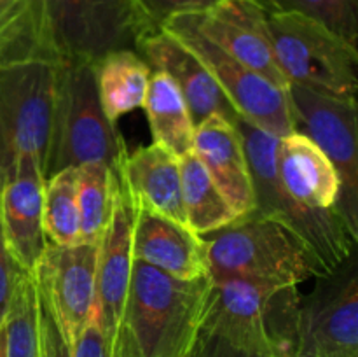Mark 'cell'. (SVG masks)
Instances as JSON below:
<instances>
[{
    "label": "cell",
    "mask_w": 358,
    "mask_h": 357,
    "mask_svg": "<svg viewBox=\"0 0 358 357\" xmlns=\"http://www.w3.org/2000/svg\"><path fill=\"white\" fill-rule=\"evenodd\" d=\"M210 276L184 280L133 259L112 357H187L205 312Z\"/></svg>",
    "instance_id": "1"
},
{
    "label": "cell",
    "mask_w": 358,
    "mask_h": 357,
    "mask_svg": "<svg viewBox=\"0 0 358 357\" xmlns=\"http://www.w3.org/2000/svg\"><path fill=\"white\" fill-rule=\"evenodd\" d=\"M199 331L271 357H292L301 294L247 279L210 280Z\"/></svg>",
    "instance_id": "2"
},
{
    "label": "cell",
    "mask_w": 358,
    "mask_h": 357,
    "mask_svg": "<svg viewBox=\"0 0 358 357\" xmlns=\"http://www.w3.org/2000/svg\"><path fill=\"white\" fill-rule=\"evenodd\" d=\"M234 125L243 140L254 182V212L282 224L310 247L325 272H334L355 254L357 234L336 210L308 209L287 192L278 174V136L241 118Z\"/></svg>",
    "instance_id": "3"
},
{
    "label": "cell",
    "mask_w": 358,
    "mask_h": 357,
    "mask_svg": "<svg viewBox=\"0 0 358 357\" xmlns=\"http://www.w3.org/2000/svg\"><path fill=\"white\" fill-rule=\"evenodd\" d=\"M205 240L210 280L247 279L297 287L311 276L329 275L296 234L255 212L238 217Z\"/></svg>",
    "instance_id": "4"
},
{
    "label": "cell",
    "mask_w": 358,
    "mask_h": 357,
    "mask_svg": "<svg viewBox=\"0 0 358 357\" xmlns=\"http://www.w3.org/2000/svg\"><path fill=\"white\" fill-rule=\"evenodd\" d=\"M126 150L124 140L115 125L101 111L93 62H58L55 112L44 177L63 168H79L87 163H105L115 172Z\"/></svg>",
    "instance_id": "5"
},
{
    "label": "cell",
    "mask_w": 358,
    "mask_h": 357,
    "mask_svg": "<svg viewBox=\"0 0 358 357\" xmlns=\"http://www.w3.org/2000/svg\"><path fill=\"white\" fill-rule=\"evenodd\" d=\"M52 59H93L115 49L138 51L154 27L136 0H41Z\"/></svg>",
    "instance_id": "6"
},
{
    "label": "cell",
    "mask_w": 358,
    "mask_h": 357,
    "mask_svg": "<svg viewBox=\"0 0 358 357\" xmlns=\"http://www.w3.org/2000/svg\"><path fill=\"white\" fill-rule=\"evenodd\" d=\"M268 30L280 72L289 84L357 98V46L301 13H269Z\"/></svg>",
    "instance_id": "7"
},
{
    "label": "cell",
    "mask_w": 358,
    "mask_h": 357,
    "mask_svg": "<svg viewBox=\"0 0 358 357\" xmlns=\"http://www.w3.org/2000/svg\"><path fill=\"white\" fill-rule=\"evenodd\" d=\"M56 59L0 69V181L23 158L45 168L56 98Z\"/></svg>",
    "instance_id": "8"
},
{
    "label": "cell",
    "mask_w": 358,
    "mask_h": 357,
    "mask_svg": "<svg viewBox=\"0 0 358 357\" xmlns=\"http://www.w3.org/2000/svg\"><path fill=\"white\" fill-rule=\"evenodd\" d=\"M294 130L313 140L338 172L336 212L358 237L357 98L320 93L299 84L287 88Z\"/></svg>",
    "instance_id": "9"
},
{
    "label": "cell",
    "mask_w": 358,
    "mask_h": 357,
    "mask_svg": "<svg viewBox=\"0 0 358 357\" xmlns=\"http://www.w3.org/2000/svg\"><path fill=\"white\" fill-rule=\"evenodd\" d=\"M161 28L170 31L201 59L233 105L238 118L278 139L294 132L287 90H282L268 77L217 48L198 34L180 14L168 18Z\"/></svg>",
    "instance_id": "10"
},
{
    "label": "cell",
    "mask_w": 358,
    "mask_h": 357,
    "mask_svg": "<svg viewBox=\"0 0 358 357\" xmlns=\"http://www.w3.org/2000/svg\"><path fill=\"white\" fill-rule=\"evenodd\" d=\"M292 357H358V262L355 254L301 296Z\"/></svg>",
    "instance_id": "11"
},
{
    "label": "cell",
    "mask_w": 358,
    "mask_h": 357,
    "mask_svg": "<svg viewBox=\"0 0 358 357\" xmlns=\"http://www.w3.org/2000/svg\"><path fill=\"white\" fill-rule=\"evenodd\" d=\"M96 265L98 245L62 247L48 241L35 270V284L51 304L70 346L94 317Z\"/></svg>",
    "instance_id": "12"
},
{
    "label": "cell",
    "mask_w": 358,
    "mask_h": 357,
    "mask_svg": "<svg viewBox=\"0 0 358 357\" xmlns=\"http://www.w3.org/2000/svg\"><path fill=\"white\" fill-rule=\"evenodd\" d=\"M180 16L224 52L268 77L282 90L289 88L273 52L268 10L259 0H220L201 13Z\"/></svg>",
    "instance_id": "13"
},
{
    "label": "cell",
    "mask_w": 358,
    "mask_h": 357,
    "mask_svg": "<svg viewBox=\"0 0 358 357\" xmlns=\"http://www.w3.org/2000/svg\"><path fill=\"white\" fill-rule=\"evenodd\" d=\"M44 172L31 158H23L0 181V220L7 247L17 268L35 275L48 247L42 224Z\"/></svg>",
    "instance_id": "14"
},
{
    "label": "cell",
    "mask_w": 358,
    "mask_h": 357,
    "mask_svg": "<svg viewBox=\"0 0 358 357\" xmlns=\"http://www.w3.org/2000/svg\"><path fill=\"white\" fill-rule=\"evenodd\" d=\"M129 209L131 254L135 261L145 262L177 279L198 280L208 276L205 237L145 206L129 203Z\"/></svg>",
    "instance_id": "15"
},
{
    "label": "cell",
    "mask_w": 358,
    "mask_h": 357,
    "mask_svg": "<svg viewBox=\"0 0 358 357\" xmlns=\"http://www.w3.org/2000/svg\"><path fill=\"white\" fill-rule=\"evenodd\" d=\"M138 52L150 69L168 74L175 80L187 104L194 126L210 115H222L229 121H236L238 114L210 70L170 31L159 28L147 35L140 44Z\"/></svg>",
    "instance_id": "16"
},
{
    "label": "cell",
    "mask_w": 358,
    "mask_h": 357,
    "mask_svg": "<svg viewBox=\"0 0 358 357\" xmlns=\"http://www.w3.org/2000/svg\"><path fill=\"white\" fill-rule=\"evenodd\" d=\"M131 209L119 188L110 223L98 245L94 296V315L110 349L121 326L131 279Z\"/></svg>",
    "instance_id": "17"
},
{
    "label": "cell",
    "mask_w": 358,
    "mask_h": 357,
    "mask_svg": "<svg viewBox=\"0 0 358 357\" xmlns=\"http://www.w3.org/2000/svg\"><path fill=\"white\" fill-rule=\"evenodd\" d=\"M119 188L131 205L145 206L184 226L180 158L159 144L126 150L117 170Z\"/></svg>",
    "instance_id": "18"
},
{
    "label": "cell",
    "mask_w": 358,
    "mask_h": 357,
    "mask_svg": "<svg viewBox=\"0 0 358 357\" xmlns=\"http://www.w3.org/2000/svg\"><path fill=\"white\" fill-rule=\"evenodd\" d=\"M196 154L229 205L240 217L255 210L254 182L236 125L222 115H210L194 128Z\"/></svg>",
    "instance_id": "19"
},
{
    "label": "cell",
    "mask_w": 358,
    "mask_h": 357,
    "mask_svg": "<svg viewBox=\"0 0 358 357\" xmlns=\"http://www.w3.org/2000/svg\"><path fill=\"white\" fill-rule=\"evenodd\" d=\"M278 174L283 188L301 205L336 210L339 196L338 172L304 133L294 130L280 139Z\"/></svg>",
    "instance_id": "20"
},
{
    "label": "cell",
    "mask_w": 358,
    "mask_h": 357,
    "mask_svg": "<svg viewBox=\"0 0 358 357\" xmlns=\"http://www.w3.org/2000/svg\"><path fill=\"white\" fill-rule=\"evenodd\" d=\"M93 72L101 111L112 125L122 115L142 108L152 69L138 51L105 52L93 59Z\"/></svg>",
    "instance_id": "21"
},
{
    "label": "cell",
    "mask_w": 358,
    "mask_h": 357,
    "mask_svg": "<svg viewBox=\"0 0 358 357\" xmlns=\"http://www.w3.org/2000/svg\"><path fill=\"white\" fill-rule=\"evenodd\" d=\"M142 108L149 119L152 142L178 158L192 150L194 122L180 90L168 74L154 70Z\"/></svg>",
    "instance_id": "22"
},
{
    "label": "cell",
    "mask_w": 358,
    "mask_h": 357,
    "mask_svg": "<svg viewBox=\"0 0 358 357\" xmlns=\"http://www.w3.org/2000/svg\"><path fill=\"white\" fill-rule=\"evenodd\" d=\"M180 184L185 224L199 237L215 233L240 217L192 150L180 156Z\"/></svg>",
    "instance_id": "23"
},
{
    "label": "cell",
    "mask_w": 358,
    "mask_h": 357,
    "mask_svg": "<svg viewBox=\"0 0 358 357\" xmlns=\"http://www.w3.org/2000/svg\"><path fill=\"white\" fill-rule=\"evenodd\" d=\"M48 58L41 0H0V69Z\"/></svg>",
    "instance_id": "24"
},
{
    "label": "cell",
    "mask_w": 358,
    "mask_h": 357,
    "mask_svg": "<svg viewBox=\"0 0 358 357\" xmlns=\"http://www.w3.org/2000/svg\"><path fill=\"white\" fill-rule=\"evenodd\" d=\"M117 189V175L108 164L87 163L77 168L83 244L100 245L114 212Z\"/></svg>",
    "instance_id": "25"
},
{
    "label": "cell",
    "mask_w": 358,
    "mask_h": 357,
    "mask_svg": "<svg viewBox=\"0 0 358 357\" xmlns=\"http://www.w3.org/2000/svg\"><path fill=\"white\" fill-rule=\"evenodd\" d=\"M42 224L49 244L70 247L83 244L80 238L77 168H63L45 177Z\"/></svg>",
    "instance_id": "26"
},
{
    "label": "cell",
    "mask_w": 358,
    "mask_h": 357,
    "mask_svg": "<svg viewBox=\"0 0 358 357\" xmlns=\"http://www.w3.org/2000/svg\"><path fill=\"white\" fill-rule=\"evenodd\" d=\"M2 357H38V293L31 275L21 272L14 287L9 310L0 329Z\"/></svg>",
    "instance_id": "27"
},
{
    "label": "cell",
    "mask_w": 358,
    "mask_h": 357,
    "mask_svg": "<svg viewBox=\"0 0 358 357\" xmlns=\"http://www.w3.org/2000/svg\"><path fill=\"white\" fill-rule=\"evenodd\" d=\"M269 13H301L322 21L350 44L358 41V0H259Z\"/></svg>",
    "instance_id": "28"
},
{
    "label": "cell",
    "mask_w": 358,
    "mask_h": 357,
    "mask_svg": "<svg viewBox=\"0 0 358 357\" xmlns=\"http://www.w3.org/2000/svg\"><path fill=\"white\" fill-rule=\"evenodd\" d=\"M38 331H41V354L38 357H73L72 346L63 335L51 304L38 290Z\"/></svg>",
    "instance_id": "29"
},
{
    "label": "cell",
    "mask_w": 358,
    "mask_h": 357,
    "mask_svg": "<svg viewBox=\"0 0 358 357\" xmlns=\"http://www.w3.org/2000/svg\"><path fill=\"white\" fill-rule=\"evenodd\" d=\"M217 2L220 0H136L147 20L156 28H161L168 18L185 13H201Z\"/></svg>",
    "instance_id": "30"
},
{
    "label": "cell",
    "mask_w": 358,
    "mask_h": 357,
    "mask_svg": "<svg viewBox=\"0 0 358 357\" xmlns=\"http://www.w3.org/2000/svg\"><path fill=\"white\" fill-rule=\"evenodd\" d=\"M187 357H271L245 346L234 345L212 332L198 331Z\"/></svg>",
    "instance_id": "31"
},
{
    "label": "cell",
    "mask_w": 358,
    "mask_h": 357,
    "mask_svg": "<svg viewBox=\"0 0 358 357\" xmlns=\"http://www.w3.org/2000/svg\"><path fill=\"white\" fill-rule=\"evenodd\" d=\"M20 273L21 270L16 266L9 252V247H7L2 230V220H0V329H2L3 318H6L7 310H9L14 287H16Z\"/></svg>",
    "instance_id": "32"
},
{
    "label": "cell",
    "mask_w": 358,
    "mask_h": 357,
    "mask_svg": "<svg viewBox=\"0 0 358 357\" xmlns=\"http://www.w3.org/2000/svg\"><path fill=\"white\" fill-rule=\"evenodd\" d=\"M73 357H112L110 346L94 315L72 345Z\"/></svg>",
    "instance_id": "33"
},
{
    "label": "cell",
    "mask_w": 358,
    "mask_h": 357,
    "mask_svg": "<svg viewBox=\"0 0 358 357\" xmlns=\"http://www.w3.org/2000/svg\"><path fill=\"white\" fill-rule=\"evenodd\" d=\"M0 357H2V343H0Z\"/></svg>",
    "instance_id": "34"
}]
</instances>
